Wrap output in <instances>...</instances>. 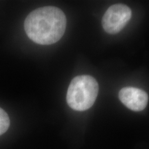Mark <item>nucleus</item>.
<instances>
[{
  "mask_svg": "<svg viewBox=\"0 0 149 149\" xmlns=\"http://www.w3.org/2000/svg\"><path fill=\"white\" fill-rule=\"evenodd\" d=\"M123 104L133 111H141L146 108L148 97L145 91L134 87H125L119 93Z\"/></svg>",
  "mask_w": 149,
  "mask_h": 149,
  "instance_id": "20e7f679",
  "label": "nucleus"
},
{
  "mask_svg": "<svg viewBox=\"0 0 149 149\" xmlns=\"http://www.w3.org/2000/svg\"><path fill=\"white\" fill-rule=\"evenodd\" d=\"M66 17L63 11L53 6L37 8L24 22V29L33 42L41 45L55 44L64 35Z\"/></svg>",
  "mask_w": 149,
  "mask_h": 149,
  "instance_id": "f257e3e1",
  "label": "nucleus"
},
{
  "mask_svg": "<svg viewBox=\"0 0 149 149\" xmlns=\"http://www.w3.org/2000/svg\"><path fill=\"white\" fill-rule=\"evenodd\" d=\"M131 15V10L127 6L122 3L111 6L104 15L102 26L109 34H116L125 27Z\"/></svg>",
  "mask_w": 149,
  "mask_h": 149,
  "instance_id": "7ed1b4c3",
  "label": "nucleus"
},
{
  "mask_svg": "<svg viewBox=\"0 0 149 149\" xmlns=\"http://www.w3.org/2000/svg\"><path fill=\"white\" fill-rule=\"evenodd\" d=\"M98 91L95 79L89 75L77 76L72 79L68 88L67 104L75 111H86L94 104Z\"/></svg>",
  "mask_w": 149,
  "mask_h": 149,
  "instance_id": "f03ea898",
  "label": "nucleus"
},
{
  "mask_svg": "<svg viewBox=\"0 0 149 149\" xmlns=\"http://www.w3.org/2000/svg\"><path fill=\"white\" fill-rule=\"evenodd\" d=\"M10 126V119L8 114L0 108V135L7 131Z\"/></svg>",
  "mask_w": 149,
  "mask_h": 149,
  "instance_id": "39448f33",
  "label": "nucleus"
}]
</instances>
